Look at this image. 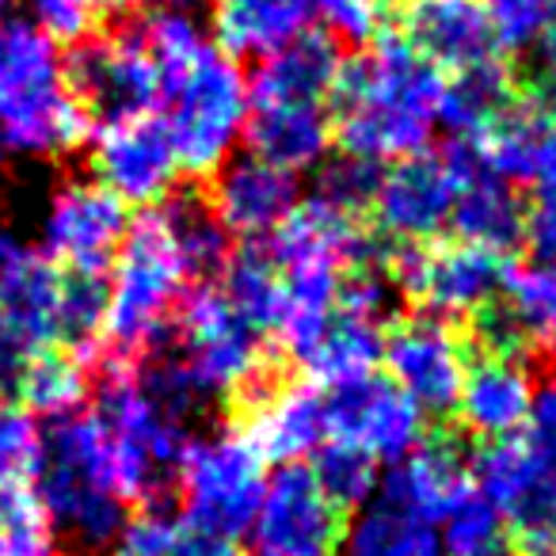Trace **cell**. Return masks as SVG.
I'll return each instance as SVG.
<instances>
[{
	"mask_svg": "<svg viewBox=\"0 0 556 556\" xmlns=\"http://www.w3.org/2000/svg\"><path fill=\"white\" fill-rule=\"evenodd\" d=\"M381 172L386 164L363 161V156H351L336 149L317 172H313V194L328 206H336L340 214L348 217H370L374 199H378L381 187Z\"/></svg>",
	"mask_w": 556,
	"mask_h": 556,
	"instance_id": "obj_39",
	"label": "cell"
},
{
	"mask_svg": "<svg viewBox=\"0 0 556 556\" xmlns=\"http://www.w3.org/2000/svg\"><path fill=\"white\" fill-rule=\"evenodd\" d=\"M270 465L237 427L194 431L176 465V503L187 522L225 541H244L267 492Z\"/></svg>",
	"mask_w": 556,
	"mask_h": 556,
	"instance_id": "obj_6",
	"label": "cell"
},
{
	"mask_svg": "<svg viewBox=\"0 0 556 556\" xmlns=\"http://www.w3.org/2000/svg\"><path fill=\"white\" fill-rule=\"evenodd\" d=\"M130 229V206L96 179H65L47 194L39 248L62 270H108Z\"/></svg>",
	"mask_w": 556,
	"mask_h": 556,
	"instance_id": "obj_11",
	"label": "cell"
},
{
	"mask_svg": "<svg viewBox=\"0 0 556 556\" xmlns=\"http://www.w3.org/2000/svg\"><path fill=\"white\" fill-rule=\"evenodd\" d=\"M85 149L92 179L115 191L126 206H161L184 179L161 115L96 123Z\"/></svg>",
	"mask_w": 556,
	"mask_h": 556,
	"instance_id": "obj_12",
	"label": "cell"
},
{
	"mask_svg": "<svg viewBox=\"0 0 556 556\" xmlns=\"http://www.w3.org/2000/svg\"><path fill=\"white\" fill-rule=\"evenodd\" d=\"M153 0H96V9H100V16H138V12H146Z\"/></svg>",
	"mask_w": 556,
	"mask_h": 556,
	"instance_id": "obj_48",
	"label": "cell"
},
{
	"mask_svg": "<svg viewBox=\"0 0 556 556\" xmlns=\"http://www.w3.org/2000/svg\"><path fill=\"white\" fill-rule=\"evenodd\" d=\"M446 232L465 244L488 248V252L518 255L526 240V202L518 199V187L500 179L492 168L472 172L457 191Z\"/></svg>",
	"mask_w": 556,
	"mask_h": 556,
	"instance_id": "obj_28",
	"label": "cell"
},
{
	"mask_svg": "<svg viewBox=\"0 0 556 556\" xmlns=\"http://www.w3.org/2000/svg\"><path fill=\"white\" fill-rule=\"evenodd\" d=\"M65 270L24 237L0 225V325L27 351L54 343L58 294Z\"/></svg>",
	"mask_w": 556,
	"mask_h": 556,
	"instance_id": "obj_19",
	"label": "cell"
},
{
	"mask_svg": "<svg viewBox=\"0 0 556 556\" xmlns=\"http://www.w3.org/2000/svg\"><path fill=\"white\" fill-rule=\"evenodd\" d=\"M336 556H446V548L434 522L389 500H374L348 518Z\"/></svg>",
	"mask_w": 556,
	"mask_h": 556,
	"instance_id": "obj_31",
	"label": "cell"
},
{
	"mask_svg": "<svg viewBox=\"0 0 556 556\" xmlns=\"http://www.w3.org/2000/svg\"><path fill=\"white\" fill-rule=\"evenodd\" d=\"M244 149L290 176H305L336 153V118L328 103L252 108L244 126Z\"/></svg>",
	"mask_w": 556,
	"mask_h": 556,
	"instance_id": "obj_23",
	"label": "cell"
},
{
	"mask_svg": "<svg viewBox=\"0 0 556 556\" xmlns=\"http://www.w3.org/2000/svg\"><path fill=\"white\" fill-rule=\"evenodd\" d=\"M191 275L179 260L161 210L130 217L123 244L108 267V320H103V358L138 363L153 348L176 336V309Z\"/></svg>",
	"mask_w": 556,
	"mask_h": 556,
	"instance_id": "obj_3",
	"label": "cell"
},
{
	"mask_svg": "<svg viewBox=\"0 0 556 556\" xmlns=\"http://www.w3.org/2000/svg\"><path fill=\"white\" fill-rule=\"evenodd\" d=\"M343 47L325 31L309 27L275 54L260 58L248 77V100L252 108L270 103H328L332 85L340 77Z\"/></svg>",
	"mask_w": 556,
	"mask_h": 556,
	"instance_id": "obj_24",
	"label": "cell"
},
{
	"mask_svg": "<svg viewBox=\"0 0 556 556\" xmlns=\"http://www.w3.org/2000/svg\"><path fill=\"white\" fill-rule=\"evenodd\" d=\"M156 210H161L164 225H168L172 244H176L191 282H214L237 244H232L225 225L217 222V214L210 210L206 194L194 191V187L172 191Z\"/></svg>",
	"mask_w": 556,
	"mask_h": 556,
	"instance_id": "obj_32",
	"label": "cell"
},
{
	"mask_svg": "<svg viewBox=\"0 0 556 556\" xmlns=\"http://www.w3.org/2000/svg\"><path fill=\"white\" fill-rule=\"evenodd\" d=\"M27 358V348L0 325V401H12V386H16V374Z\"/></svg>",
	"mask_w": 556,
	"mask_h": 556,
	"instance_id": "obj_46",
	"label": "cell"
},
{
	"mask_svg": "<svg viewBox=\"0 0 556 556\" xmlns=\"http://www.w3.org/2000/svg\"><path fill=\"white\" fill-rule=\"evenodd\" d=\"M103 320H108V270H65L54 317L58 348H70L96 370L103 358Z\"/></svg>",
	"mask_w": 556,
	"mask_h": 556,
	"instance_id": "obj_35",
	"label": "cell"
},
{
	"mask_svg": "<svg viewBox=\"0 0 556 556\" xmlns=\"http://www.w3.org/2000/svg\"><path fill=\"white\" fill-rule=\"evenodd\" d=\"M518 100V77L507 58H488L469 70L446 73L439 103V130L446 138H480Z\"/></svg>",
	"mask_w": 556,
	"mask_h": 556,
	"instance_id": "obj_29",
	"label": "cell"
},
{
	"mask_svg": "<svg viewBox=\"0 0 556 556\" xmlns=\"http://www.w3.org/2000/svg\"><path fill=\"white\" fill-rule=\"evenodd\" d=\"M4 4H9V0H0V9H4Z\"/></svg>",
	"mask_w": 556,
	"mask_h": 556,
	"instance_id": "obj_52",
	"label": "cell"
},
{
	"mask_svg": "<svg viewBox=\"0 0 556 556\" xmlns=\"http://www.w3.org/2000/svg\"><path fill=\"white\" fill-rule=\"evenodd\" d=\"M100 9L96 0H31V24L47 35L54 47H77L100 31Z\"/></svg>",
	"mask_w": 556,
	"mask_h": 556,
	"instance_id": "obj_44",
	"label": "cell"
},
{
	"mask_svg": "<svg viewBox=\"0 0 556 556\" xmlns=\"http://www.w3.org/2000/svg\"><path fill=\"white\" fill-rule=\"evenodd\" d=\"M472 450L457 431H427L412 454L381 469L378 500H389L412 515L439 526L472 492Z\"/></svg>",
	"mask_w": 556,
	"mask_h": 556,
	"instance_id": "obj_17",
	"label": "cell"
},
{
	"mask_svg": "<svg viewBox=\"0 0 556 556\" xmlns=\"http://www.w3.org/2000/svg\"><path fill=\"white\" fill-rule=\"evenodd\" d=\"M237 431L255 446L267 465H298L328 439L325 427V389L305 378H278L267 374L232 396Z\"/></svg>",
	"mask_w": 556,
	"mask_h": 556,
	"instance_id": "obj_15",
	"label": "cell"
},
{
	"mask_svg": "<svg viewBox=\"0 0 556 556\" xmlns=\"http://www.w3.org/2000/svg\"><path fill=\"white\" fill-rule=\"evenodd\" d=\"M164 556H237V545L225 541V538H217V533L202 530V526L187 522V518L179 515Z\"/></svg>",
	"mask_w": 556,
	"mask_h": 556,
	"instance_id": "obj_45",
	"label": "cell"
},
{
	"mask_svg": "<svg viewBox=\"0 0 556 556\" xmlns=\"http://www.w3.org/2000/svg\"><path fill=\"white\" fill-rule=\"evenodd\" d=\"M62 533L50 522L31 484L0 488V556H65Z\"/></svg>",
	"mask_w": 556,
	"mask_h": 556,
	"instance_id": "obj_37",
	"label": "cell"
},
{
	"mask_svg": "<svg viewBox=\"0 0 556 556\" xmlns=\"http://www.w3.org/2000/svg\"><path fill=\"white\" fill-rule=\"evenodd\" d=\"M533 47H538V54H541V65H545L548 73H556V9H553V16H548V24L541 27Z\"/></svg>",
	"mask_w": 556,
	"mask_h": 556,
	"instance_id": "obj_47",
	"label": "cell"
},
{
	"mask_svg": "<svg viewBox=\"0 0 556 556\" xmlns=\"http://www.w3.org/2000/svg\"><path fill=\"white\" fill-rule=\"evenodd\" d=\"M431 416L386 374L325 389V427L328 439L351 442L378 457L381 465L401 462L431 431Z\"/></svg>",
	"mask_w": 556,
	"mask_h": 556,
	"instance_id": "obj_14",
	"label": "cell"
},
{
	"mask_svg": "<svg viewBox=\"0 0 556 556\" xmlns=\"http://www.w3.org/2000/svg\"><path fill=\"white\" fill-rule=\"evenodd\" d=\"M317 20L340 47H370L386 27V0H317Z\"/></svg>",
	"mask_w": 556,
	"mask_h": 556,
	"instance_id": "obj_42",
	"label": "cell"
},
{
	"mask_svg": "<svg viewBox=\"0 0 556 556\" xmlns=\"http://www.w3.org/2000/svg\"><path fill=\"white\" fill-rule=\"evenodd\" d=\"M317 24V0H214L210 35L237 62H260Z\"/></svg>",
	"mask_w": 556,
	"mask_h": 556,
	"instance_id": "obj_25",
	"label": "cell"
},
{
	"mask_svg": "<svg viewBox=\"0 0 556 556\" xmlns=\"http://www.w3.org/2000/svg\"><path fill=\"white\" fill-rule=\"evenodd\" d=\"M92 115L65 88L62 47L0 9V130L12 156L54 161L88 146Z\"/></svg>",
	"mask_w": 556,
	"mask_h": 556,
	"instance_id": "obj_2",
	"label": "cell"
},
{
	"mask_svg": "<svg viewBox=\"0 0 556 556\" xmlns=\"http://www.w3.org/2000/svg\"><path fill=\"white\" fill-rule=\"evenodd\" d=\"M62 77L92 123H118L161 111V70L138 27L96 31L92 39L70 47L62 58Z\"/></svg>",
	"mask_w": 556,
	"mask_h": 556,
	"instance_id": "obj_9",
	"label": "cell"
},
{
	"mask_svg": "<svg viewBox=\"0 0 556 556\" xmlns=\"http://www.w3.org/2000/svg\"><path fill=\"white\" fill-rule=\"evenodd\" d=\"M457 191H462V179L442 149H427L408 161L386 164L370 210L374 232H381L393 244L439 240L450 229Z\"/></svg>",
	"mask_w": 556,
	"mask_h": 556,
	"instance_id": "obj_16",
	"label": "cell"
},
{
	"mask_svg": "<svg viewBox=\"0 0 556 556\" xmlns=\"http://www.w3.org/2000/svg\"><path fill=\"white\" fill-rule=\"evenodd\" d=\"M309 472L320 484V492H325L343 515H355L358 507L378 500L381 462L366 454V450L351 446V442L325 439L317 450H313Z\"/></svg>",
	"mask_w": 556,
	"mask_h": 556,
	"instance_id": "obj_36",
	"label": "cell"
},
{
	"mask_svg": "<svg viewBox=\"0 0 556 556\" xmlns=\"http://www.w3.org/2000/svg\"><path fill=\"white\" fill-rule=\"evenodd\" d=\"M161 123L187 179H210L240 153L252 111L248 73L217 42L161 77Z\"/></svg>",
	"mask_w": 556,
	"mask_h": 556,
	"instance_id": "obj_4",
	"label": "cell"
},
{
	"mask_svg": "<svg viewBox=\"0 0 556 556\" xmlns=\"http://www.w3.org/2000/svg\"><path fill=\"white\" fill-rule=\"evenodd\" d=\"M206 184L210 210L225 225V232L232 240H240V244L270 237L302 199L298 176L275 168V164L260 161L252 153L229 156Z\"/></svg>",
	"mask_w": 556,
	"mask_h": 556,
	"instance_id": "obj_18",
	"label": "cell"
},
{
	"mask_svg": "<svg viewBox=\"0 0 556 556\" xmlns=\"http://www.w3.org/2000/svg\"><path fill=\"white\" fill-rule=\"evenodd\" d=\"M103 556H126V553H118V548H115V545H111V548H108V553H103Z\"/></svg>",
	"mask_w": 556,
	"mask_h": 556,
	"instance_id": "obj_51",
	"label": "cell"
},
{
	"mask_svg": "<svg viewBox=\"0 0 556 556\" xmlns=\"http://www.w3.org/2000/svg\"><path fill=\"white\" fill-rule=\"evenodd\" d=\"M134 378H138L141 393H146L164 416L187 427L199 424L210 404L217 401V393L202 381V374L194 370V363L184 355L176 336H172L168 343H161V348H153L149 355H141L138 363H134Z\"/></svg>",
	"mask_w": 556,
	"mask_h": 556,
	"instance_id": "obj_33",
	"label": "cell"
},
{
	"mask_svg": "<svg viewBox=\"0 0 556 556\" xmlns=\"http://www.w3.org/2000/svg\"><path fill=\"white\" fill-rule=\"evenodd\" d=\"M515 260L518 255H500L480 244L439 237L427 244H393L386 270L404 302L416 305V313L462 325L477 309L500 302Z\"/></svg>",
	"mask_w": 556,
	"mask_h": 556,
	"instance_id": "obj_7",
	"label": "cell"
},
{
	"mask_svg": "<svg viewBox=\"0 0 556 556\" xmlns=\"http://www.w3.org/2000/svg\"><path fill=\"white\" fill-rule=\"evenodd\" d=\"M472 484L495 503L515 538L556 533V381L533 393L530 416L515 434L472 450Z\"/></svg>",
	"mask_w": 556,
	"mask_h": 556,
	"instance_id": "obj_5",
	"label": "cell"
},
{
	"mask_svg": "<svg viewBox=\"0 0 556 556\" xmlns=\"http://www.w3.org/2000/svg\"><path fill=\"white\" fill-rule=\"evenodd\" d=\"M31 488L73 556H103L134 515L115 488L108 427L92 408L42 424V462Z\"/></svg>",
	"mask_w": 556,
	"mask_h": 556,
	"instance_id": "obj_1",
	"label": "cell"
},
{
	"mask_svg": "<svg viewBox=\"0 0 556 556\" xmlns=\"http://www.w3.org/2000/svg\"><path fill=\"white\" fill-rule=\"evenodd\" d=\"M533 374L526 358H495V355H469L462 393H457L454 416L462 434L480 442L507 439L526 424L533 404Z\"/></svg>",
	"mask_w": 556,
	"mask_h": 556,
	"instance_id": "obj_22",
	"label": "cell"
},
{
	"mask_svg": "<svg viewBox=\"0 0 556 556\" xmlns=\"http://www.w3.org/2000/svg\"><path fill=\"white\" fill-rule=\"evenodd\" d=\"M488 168L510 187L548 191L556 187V111L545 100L518 96L484 134H480Z\"/></svg>",
	"mask_w": 556,
	"mask_h": 556,
	"instance_id": "obj_21",
	"label": "cell"
},
{
	"mask_svg": "<svg viewBox=\"0 0 556 556\" xmlns=\"http://www.w3.org/2000/svg\"><path fill=\"white\" fill-rule=\"evenodd\" d=\"M42 462V419L20 408L16 401H0V488L31 484Z\"/></svg>",
	"mask_w": 556,
	"mask_h": 556,
	"instance_id": "obj_41",
	"label": "cell"
},
{
	"mask_svg": "<svg viewBox=\"0 0 556 556\" xmlns=\"http://www.w3.org/2000/svg\"><path fill=\"white\" fill-rule=\"evenodd\" d=\"M381 366H386V378L401 386L427 416L442 419L454 416L457 393L469 370V348L457 325L416 313L389 325Z\"/></svg>",
	"mask_w": 556,
	"mask_h": 556,
	"instance_id": "obj_13",
	"label": "cell"
},
{
	"mask_svg": "<svg viewBox=\"0 0 556 556\" xmlns=\"http://www.w3.org/2000/svg\"><path fill=\"white\" fill-rule=\"evenodd\" d=\"M503 305L518 317L533 343L556 336V263H510Z\"/></svg>",
	"mask_w": 556,
	"mask_h": 556,
	"instance_id": "obj_38",
	"label": "cell"
},
{
	"mask_svg": "<svg viewBox=\"0 0 556 556\" xmlns=\"http://www.w3.org/2000/svg\"><path fill=\"white\" fill-rule=\"evenodd\" d=\"M332 118L336 149L374 164H396L416 153H427L434 141V130H439L434 118L381 100H363L355 108L336 111Z\"/></svg>",
	"mask_w": 556,
	"mask_h": 556,
	"instance_id": "obj_26",
	"label": "cell"
},
{
	"mask_svg": "<svg viewBox=\"0 0 556 556\" xmlns=\"http://www.w3.org/2000/svg\"><path fill=\"white\" fill-rule=\"evenodd\" d=\"M348 515L320 492L309 465H278L248 530V556H336Z\"/></svg>",
	"mask_w": 556,
	"mask_h": 556,
	"instance_id": "obj_10",
	"label": "cell"
},
{
	"mask_svg": "<svg viewBox=\"0 0 556 556\" xmlns=\"http://www.w3.org/2000/svg\"><path fill=\"white\" fill-rule=\"evenodd\" d=\"M12 161V149H9V138H4V130H0V172H4V164Z\"/></svg>",
	"mask_w": 556,
	"mask_h": 556,
	"instance_id": "obj_50",
	"label": "cell"
},
{
	"mask_svg": "<svg viewBox=\"0 0 556 556\" xmlns=\"http://www.w3.org/2000/svg\"><path fill=\"white\" fill-rule=\"evenodd\" d=\"M156 9H172V12H191V16H202V9H206V0H153ZM149 4V9H153Z\"/></svg>",
	"mask_w": 556,
	"mask_h": 556,
	"instance_id": "obj_49",
	"label": "cell"
},
{
	"mask_svg": "<svg viewBox=\"0 0 556 556\" xmlns=\"http://www.w3.org/2000/svg\"><path fill=\"white\" fill-rule=\"evenodd\" d=\"M439 538L446 556H484L500 548L510 538L507 518L495 510V503L484 492L472 488L454 510L439 522Z\"/></svg>",
	"mask_w": 556,
	"mask_h": 556,
	"instance_id": "obj_40",
	"label": "cell"
},
{
	"mask_svg": "<svg viewBox=\"0 0 556 556\" xmlns=\"http://www.w3.org/2000/svg\"><path fill=\"white\" fill-rule=\"evenodd\" d=\"M401 35L442 73L507 58L495 42L484 0H401Z\"/></svg>",
	"mask_w": 556,
	"mask_h": 556,
	"instance_id": "obj_20",
	"label": "cell"
},
{
	"mask_svg": "<svg viewBox=\"0 0 556 556\" xmlns=\"http://www.w3.org/2000/svg\"><path fill=\"white\" fill-rule=\"evenodd\" d=\"M176 340L217 396H240L275 374L267 336L229 305L217 282H191L176 309Z\"/></svg>",
	"mask_w": 556,
	"mask_h": 556,
	"instance_id": "obj_8",
	"label": "cell"
},
{
	"mask_svg": "<svg viewBox=\"0 0 556 556\" xmlns=\"http://www.w3.org/2000/svg\"><path fill=\"white\" fill-rule=\"evenodd\" d=\"M386 325L370 317H358L336 305L328 325L317 332V340L294 358L298 374L320 389L348 386V381H363L378 374L381 351H386Z\"/></svg>",
	"mask_w": 556,
	"mask_h": 556,
	"instance_id": "obj_27",
	"label": "cell"
},
{
	"mask_svg": "<svg viewBox=\"0 0 556 556\" xmlns=\"http://www.w3.org/2000/svg\"><path fill=\"white\" fill-rule=\"evenodd\" d=\"M92 381L96 370L85 358L73 355L70 348L47 343V348L27 351L24 366L16 374V386H12V401L47 424V419H62L70 412L88 408Z\"/></svg>",
	"mask_w": 556,
	"mask_h": 556,
	"instance_id": "obj_30",
	"label": "cell"
},
{
	"mask_svg": "<svg viewBox=\"0 0 556 556\" xmlns=\"http://www.w3.org/2000/svg\"><path fill=\"white\" fill-rule=\"evenodd\" d=\"M484 9L503 54H522L538 42L556 0H484Z\"/></svg>",
	"mask_w": 556,
	"mask_h": 556,
	"instance_id": "obj_43",
	"label": "cell"
},
{
	"mask_svg": "<svg viewBox=\"0 0 556 556\" xmlns=\"http://www.w3.org/2000/svg\"><path fill=\"white\" fill-rule=\"evenodd\" d=\"M214 282L255 332H278V320H282V270L275 267V260H270L260 240L232 248L229 263H225Z\"/></svg>",
	"mask_w": 556,
	"mask_h": 556,
	"instance_id": "obj_34",
	"label": "cell"
}]
</instances>
